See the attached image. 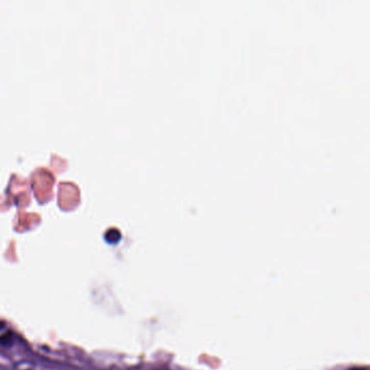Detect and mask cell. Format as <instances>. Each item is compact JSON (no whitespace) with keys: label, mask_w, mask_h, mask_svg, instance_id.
Here are the masks:
<instances>
[{"label":"cell","mask_w":370,"mask_h":370,"mask_svg":"<svg viewBox=\"0 0 370 370\" xmlns=\"http://www.w3.org/2000/svg\"><path fill=\"white\" fill-rule=\"evenodd\" d=\"M350 370H368V369L364 367H354V368H350Z\"/></svg>","instance_id":"cell-3"},{"label":"cell","mask_w":370,"mask_h":370,"mask_svg":"<svg viewBox=\"0 0 370 370\" xmlns=\"http://www.w3.org/2000/svg\"><path fill=\"white\" fill-rule=\"evenodd\" d=\"M0 344L3 345H10L12 344V334L11 333H5L0 336Z\"/></svg>","instance_id":"cell-2"},{"label":"cell","mask_w":370,"mask_h":370,"mask_svg":"<svg viewBox=\"0 0 370 370\" xmlns=\"http://www.w3.org/2000/svg\"><path fill=\"white\" fill-rule=\"evenodd\" d=\"M4 325H5V323H4L3 321H0V329L4 328Z\"/></svg>","instance_id":"cell-4"},{"label":"cell","mask_w":370,"mask_h":370,"mask_svg":"<svg viewBox=\"0 0 370 370\" xmlns=\"http://www.w3.org/2000/svg\"><path fill=\"white\" fill-rule=\"evenodd\" d=\"M105 238H107V240L111 243H115L120 240L121 238V234L117 230V229H111V230H109L107 233V235H105Z\"/></svg>","instance_id":"cell-1"}]
</instances>
